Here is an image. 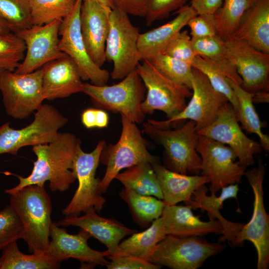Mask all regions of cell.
I'll use <instances>...</instances> for the list:
<instances>
[{
  "mask_svg": "<svg viewBox=\"0 0 269 269\" xmlns=\"http://www.w3.org/2000/svg\"><path fill=\"white\" fill-rule=\"evenodd\" d=\"M163 53L191 64L196 55L188 31H180L168 44Z\"/></svg>",
  "mask_w": 269,
  "mask_h": 269,
  "instance_id": "b9f144b4",
  "label": "cell"
},
{
  "mask_svg": "<svg viewBox=\"0 0 269 269\" xmlns=\"http://www.w3.org/2000/svg\"><path fill=\"white\" fill-rule=\"evenodd\" d=\"M97 121L96 109L89 108L81 114V122L87 129L96 128Z\"/></svg>",
  "mask_w": 269,
  "mask_h": 269,
  "instance_id": "7dc6e473",
  "label": "cell"
},
{
  "mask_svg": "<svg viewBox=\"0 0 269 269\" xmlns=\"http://www.w3.org/2000/svg\"><path fill=\"white\" fill-rule=\"evenodd\" d=\"M97 121L96 128H104L108 126L109 124V116L106 111L100 109H96Z\"/></svg>",
  "mask_w": 269,
  "mask_h": 269,
  "instance_id": "c3c4849f",
  "label": "cell"
},
{
  "mask_svg": "<svg viewBox=\"0 0 269 269\" xmlns=\"http://www.w3.org/2000/svg\"><path fill=\"white\" fill-rule=\"evenodd\" d=\"M98 109L120 113L135 124L144 122L145 115L141 109L145 87L136 69L119 83L111 86L84 83L82 92Z\"/></svg>",
  "mask_w": 269,
  "mask_h": 269,
  "instance_id": "5b68a950",
  "label": "cell"
},
{
  "mask_svg": "<svg viewBox=\"0 0 269 269\" xmlns=\"http://www.w3.org/2000/svg\"><path fill=\"white\" fill-rule=\"evenodd\" d=\"M10 205L23 227L22 239L30 253L46 252L49 243L52 204L44 184L26 186L10 195Z\"/></svg>",
  "mask_w": 269,
  "mask_h": 269,
  "instance_id": "7a4b0ae2",
  "label": "cell"
},
{
  "mask_svg": "<svg viewBox=\"0 0 269 269\" xmlns=\"http://www.w3.org/2000/svg\"><path fill=\"white\" fill-rule=\"evenodd\" d=\"M265 165L258 159V166L245 171L244 175L254 196L252 218L243 225L231 247H242L245 241L251 242L258 254L257 269H267L269 265V216L264 205L263 181Z\"/></svg>",
  "mask_w": 269,
  "mask_h": 269,
  "instance_id": "30bf717a",
  "label": "cell"
},
{
  "mask_svg": "<svg viewBox=\"0 0 269 269\" xmlns=\"http://www.w3.org/2000/svg\"><path fill=\"white\" fill-rule=\"evenodd\" d=\"M223 0H191L190 6L198 14H213L222 5Z\"/></svg>",
  "mask_w": 269,
  "mask_h": 269,
  "instance_id": "bcb514c9",
  "label": "cell"
},
{
  "mask_svg": "<svg viewBox=\"0 0 269 269\" xmlns=\"http://www.w3.org/2000/svg\"><path fill=\"white\" fill-rule=\"evenodd\" d=\"M166 236L161 217L153 220L145 230L135 232L120 242V253L131 255L148 261L157 244Z\"/></svg>",
  "mask_w": 269,
  "mask_h": 269,
  "instance_id": "f1b7e54d",
  "label": "cell"
},
{
  "mask_svg": "<svg viewBox=\"0 0 269 269\" xmlns=\"http://www.w3.org/2000/svg\"><path fill=\"white\" fill-rule=\"evenodd\" d=\"M106 143L99 141L95 149L89 153L81 148L80 141L77 146L73 160V173L78 181V186L69 204L62 213L66 217L78 216L91 209L100 212L106 202L99 190L101 179L96 178L101 151Z\"/></svg>",
  "mask_w": 269,
  "mask_h": 269,
  "instance_id": "8992f818",
  "label": "cell"
},
{
  "mask_svg": "<svg viewBox=\"0 0 269 269\" xmlns=\"http://www.w3.org/2000/svg\"><path fill=\"white\" fill-rule=\"evenodd\" d=\"M112 9L91 0L82 1L81 6L80 25L82 38L90 58L100 67L106 61L105 47Z\"/></svg>",
  "mask_w": 269,
  "mask_h": 269,
  "instance_id": "ffe728a7",
  "label": "cell"
},
{
  "mask_svg": "<svg viewBox=\"0 0 269 269\" xmlns=\"http://www.w3.org/2000/svg\"><path fill=\"white\" fill-rule=\"evenodd\" d=\"M239 190L237 183L230 184L221 189L219 196L217 197L213 192H211V195L208 196L207 195L208 189L205 184L203 185L194 191L191 201L187 205L192 209H200L202 212L206 211L209 220L217 219L221 222L223 231L222 236L218 239L219 242L224 243L227 241L230 245L244 225L226 220L220 212L226 200L231 198H237Z\"/></svg>",
  "mask_w": 269,
  "mask_h": 269,
  "instance_id": "cb8c5ba5",
  "label": "cell"
},
{
  "mask_svg": "<svg viewBox=\"0 0 269 269\" xmlns=\"http://www.w3.org/2000/svg\"><path fill=\"white\" fill-rule=\"evenodd\" d=\"M139 34V29L127 13L118 8L112 9L105 47L106 61L113 63L112 79H123L142 60L137 45Z\"/></svg>",
  "mask_w": 269,
  "mask_h": 269,
  "instance_id": "ba28073f",
  "label": "cell"
},
{
  "mask_svg": "<svg viewBox=\"0 0 269 269\" xmlns=\"http://www.w3.org/2000/svg\"><path fill=\"white\" fill-rule=\"evenodd\" d=\"M145 60L169 79L191 89L192 66L191 64L163 53L157 54Z\"/></svg>",
  "mask_w": 269,
  "mask_h": 269,
  "instance_id": "d590c367",
  "label": "cell"
},
{
  "mask_svg": "<svg viewBox=\"0 0 269 269\" xmlns=\"http://www.w3.org/2000/svg\"><path fill=\"white\" fill-rule=\"evenodd\" d=\"M55 223L61 227L77 226L87 231L107 247L108 258L119 255L121 241L137 232L115 219L99 216L94 209L90 210L81 216L66 217Z\"/></svg>",
  "mask_w": 269,
  "mask_h": 269,
  "instance_id": "44dd1931",
  "label": "cell"
},
{
  "mask_svg": "<svg viewBox=\"0 0 269 269\" xmlns=\"http://www.w3.org/2000/svg\"><path fill=\"white\" fill-rule=\"evenodd\" d=\"M81 141L70 133H58L57 137L49 143L33 146L32 150L37 157L31 173L26 177L3 171L5 175L16 177L19 181L14 187L4 192L10 195L23 187L32 184H44L49 182L51 191L64 192L76 180L73 171V160L78 143Z\"/></svg>",
  "mask_w": 269,
  "mask_h": 269,
  "instance_id": "6da1fadb",
  "label": "cell"
},
{
  "mask_svg": "<svg viewBox=\"0 0 269 269\" xmlns=\"http://www.w3.org/2000/svg\"><path fill=\"white\" fill-rule=\"evenodd\" d=\"M108 269H159L160 266L148 261L125 253L109 258Z\"/></svg>",
  "mask_w": 269,
  "mask_h": 269,
  "instance_id": "7bdbcfd3",
  "label": "cell"
},
{
  "mask_svg": "<svg viewBox=\"0 0 269 269\" xmlns=\"http://www.w3.org/2000/svg\"><path fill=\"white\" fill-rule=\"evenodd\" d=\"M119 196L128 205L134 221L143 228L149 227L153 220L160 217L165 206L163 200L125 188Z\"/></svg>",
  "mask_w": 269,
  "mask_h": 269,
  "instance_id": "4dcf8cb0",
  "label": "cell"
},
{
  "mask_svg": "<svg viewBox=\"0 0 269 269\" xmlns=\"http://www.w3.org/2000/svg\"><path fill=\"white\" fill-rule=\"evenodd\" d=\"M157 177L165 205H174L183 201L188 205L193 193L203 185L210 182L203 175H187L170 170L160 163L151 164Z\"/></svg>",
  "mask_w": 269,
  "mask_h": 269,
  "instance_id": "484cf974",
  "label": "cell"
},
{
  "mask_svg": "<svg viewBox=\"0 0 269 269\" xmlns=\"http://www.w3.org/2000/svg\"><path fill=\"white\" fill-rule=\"evenodd\" d=\"M160 217L166 235L179 238L202 237L210 233L221 235L223 231L219 220L202 221L187 205H165Z\"/></svg>",
  "mask_w": 269,
  "mask_h": 269,
  "instance_id": "603a6c76",
  "label": "cell"
},
{
  "mask_svg": "<svg viewBox=\"0 0 269 269\" xmlns=\"http://www.w3.org/2000/svg\"><path fill=\"white\" fill-rule=\"evenodd\" d=\"M82 0H76L71 12L61 21L59 35L60 50L75 62L81 78L90 81L91 84L105 85L110 74L109 71L97 65L89 55L80 30V13Z\"/></svg>",
  "mask_w": 269,
  "mask_h": 269,
  "instance_id": "9a60e30c",
  "label": "cell"
},
{
  "mask_svg": "<svg viewBox=\"0 0 269 269\" xmlns=\"http://www.w3.org/2000/svg\"><path fill=\"white\" fill-rule=\"evenodd\" d=\"M197 133L199 135L228 144L236 153L238 163L245 167L254 163V155L260 153L263 149L260 143L243 133L236 113L229 101L221 106L214 122Z\"/></svg>",
  "mask_w": 269,
  "mask_h": 269,
  "instance_id": "2e32d148",
  "label": "cell"
},
{
  "mask_svg": "<svg viewBox=\"0 0 269 269\" xmlns=\"http://www.w3.org/2000/svg\"><path fill=\"white\" fill-rule=\"evenodd\" d=\"M10 32L7 24L0 16V34H5Z\"/></svg>",
  "mask_w": 269,
  "mask_h": 269,
  "instance_id": "f907efd6",
  "label": "cell"
},
{
  "mask_svg": "<svg viewBox=\"0 0 269 269\" xmlns=\"http://www.w3.org/2000/svg\"><path fill=\"white\" fill-rule=\"evenodd\" d=\"M3 71H4V70L0 69V78H1V77Z\"/></svg>",
  "mask_w": 269,
  "mask_h": 269,
  "instance_id": "f5cc1de1",
  "label": "cell"
},
{
  "mask_svg": "<svg viewBox=\"0 0 269 269\" xmlns=\"http://www.w3.org/2000/svg\"><path fill=\"white\" fill-rule=\"evenodd\" d=\"M0 90L6 114L15 119H27L45 100L41 69L26 74L4 71Z\"/></svg>",
  "mask_w": 269,
  "mask_h": 269,
  "instance_id": "4fadbf2b",
  "label": "cell"
},
{
  "mask_svg": "<svg viewBox=\"0 0 269 269\" xmlns=\"http://www.w3.org/2000/svg\"><path fill=\"white\" fill-rule=\"evenodd\" d=\"M121 116L122 129L118 141L108 145L106 142L100 155V162L107 167L99 185L102 193L107 191L122 169L141 162L160 163L159 158L148 151L145 140L136 124L125 116Z\"/></svg>",
  "mask_w": 269,
  "mask_h": 269,
  "instance_id": "277c9868",
  "label": "cell"
},
{
  "mask_svg": "<svg viewBox=\"0 0 269 269\" xmlns=\"http://www.w3.org/2000/svg\"><path fill=\"white\" fill-rule=\"evenodd\" d=\"M115 179L125 188L140 194L154 196L163 200L157 177L149 162H141L127 168L124 171L119 172Z\"/></svg>",
  "mask_w": 269,
  "mask_h": 269,
  "instance_id": "f546056e",
  "label": "cell"
},
{
  "mask_svg": "<svg viewBox=\"0 0 269 269\" xmlns=\"http://www.w3.org/2000/svg\"><path fill=\"white\" fill-rule=\"evenodd\" d=\"M82 1H86V0H82ZM94 0L97 2H100L101 3H102L103 4H105L107 6H109L112 9H114L115 6L111 1V0Z\"/></svg>",
  "mask_w": 269,
  "mask_h": 269,
  "instance_id": "816d5d0a",
  "label": "cell"
},
{
  "mask_svg": "<svg viewBox=\"0 0 269 269\" xmlns=\"http://www.w3.org/2000/svg\"><path fill=\"white\" fill-rule=\"evenodd\" d=\"M196 55L204 57L212 62L228 78L241 85L242 79L229 59L225 41L218 35L191 38Z\"/></svg>",
  "mask_w": 269,
  "mask_h": 269,
  "instance_id": "83f0119b",
  "label": "cell"
},
{
  "mask_svg": "<svg viewBox=\"0 0 269 269\" xmlns=\"http://www.w3.org/2000/svg\"><path fill=\"white\" fill-rule=\"evenodd\" d=\"M252 102L255 104L269 103V94L268 91H260L253 94Z\"/></svg>",
  "mask_w": 269,
  "mask_h": 269,
  "instance_id": "681fc988",
  "label": "cell"
},
{
  "mask_svg": "<svg viewBox=\"0 0 269 269\" xmlns=\"http://www.w3.org/2000/svg\"><path fill=\"white\" fill-rule=\"evenodd\" d=\"M255 0H224L213 14L217 35L223 40L232 37L245 11Z\"/></svg>",
  "mask_w": 269,
  "mask_h": 269,
  "instance_id": "836d02e7",
  "label": "cell"
},
{
  "mask_svg": "<svg viewBox=\"0 0 269 269\" xmlns=\"http://www.w3.org/2000/svg\"><path fill=\"white\" fill-rule=\"evenodd\" d=\"M50 237L51 240L46 252L60 263L73 258L79 261L83 267L98 265L106 266L109 263L106 259L107 251H98L91 248L88 240L92 236L83 229L80 228L77 234H70L65 228L53 222Z\"/></svg>",
  "mask_w": 269,
  "mask_h": 269,
  "instance_id": "d6986e66",
  "label": "cell"
},
{
  "mask_svg": "<svg viewBox=\"0 0 269 269\" xmlns=\"http://www.w3.org/2000/svg\"><path fill=\"white\" fill-rule=\"evenodd\" d=\"M31 25L62 21L73 9L76 0H28Z\"/></svg>",
  "mask_w": 269,
  "mask_h": 269,
  "instance_id": "e575fe53",
  "label": "cell"
},
{
  "mask_svg": "<svg viewBox=\"0 0 269 269\" xmlns=\"http://www.w3.org/2000/svg\"><path fill=\"white\" fill-rule=\"evenodd\" d=\"M115 8H118L128 14L144 17L145 0H111Z\"/></svg>",
  "mask_w": 269,
  "mask_h": 269,
  "instance_id": "f6af8a7d",
  "label": "cell"
},
{
  "mask_svg": "<svg viewBox=\"0 0 269 269\" xmlns=\"http://www.w3.org/2000/svg\"><path fill=\"white\" fill-rule=\"evenodd\" d=\"M230 60L242 79L240 86L254 94L269 90V54L245 41L229 38L224 40Z\"/></svg>",
  "mask_w": 269,
  "mask_h": 269,
  "instance_id": "ac0fdd59",
  "label": "cell"
},
{
  "mask_svg": "<svg viewBox=\"0 0 269 269\" xmlns=\"http://www.w3.org/2000/svg\"><path fill=\"white\" fill-rule=\"evenodd\" d=\"M191 65L206 76L214 90L227 98L237 113L239 109V103L233 89L227 80V77L205 57L196 55Z\"/></svg>",
  "mask_w": 269,
  "mask_h": 269,
  "instance_id": "8d00e7d4",
  "label": "cell"
},
{
  "mask_svg": "<svg viewBox=\"0 0 269 269\" xmlns=\"http://www.w3.org/2000/svg\"><path fill=\"white\" fill-rule=\"evenodd\" d=\"M177 16L168 22L139 33L137 39V48L142 60L160 53L187 25L188 21L197 15L190 5H184L176 11Z\"/></svg>",
  "mask_w": 269,
  "mask_h": 269,
  "instance_id": "4316f807",
  "label": "cell"
},
{
  "mask_svg": "<svg viewBox=\"0 0 269 269\" xmlns=\"http://www.w3.org/2000/svg\"><path fill=\"white\" fill-rule=\"evenodd\" d=\"M61 263L47 252L27 255L19 249L16 241L2 250L0 269H57Z\"/></svg>",
  "mask_w": 269,
  "mask_h": 269,
  "instance_id": "1f68e13d",
  "label": "cell"
},
{
  "mask_svg": "<svg viewBox=\"0 0 269 269\" xmlns=\"http://www.w3.org/2000/svg\"><path fill=\"white\" fill-rule=\"evenodd\" d=\"M187 25L190 29L191 38L217 35L213 14H198L191 18Z\"/></svg>",
  "mask_w": 269,
  "mask_h": 269,
  "instance_id": "ee69618b",
  "label": "cell"
},
{
  "mask_svg": "<svg viewBox=\"0 0 269 269\" xmlns=\"http://www.w3.org/2000/svg\"><path fill=\"white\" fill-rule=\"evenodd\" d=\"M227 80L233 89L239 103L237 118L242 128L249 134H255L260 138V144L266 151L269 150V137L262 131L263 126L252 102L253 94L244 90L238 84L231 79Z\"/></svg>",
  "mask_w": 269,
  "mask_h": 269,
  "instance_id": "d6a6232c",
  "label": "cell"
},
{
  "mask_svg": "<svg viewBox=\"0 0 269 269\" xmlns=\"http://www.w3.org/2000/svg\"><path fill=\"white\" fill-rule=\"evenodd\" d=\"M191 81V98L181 112L166 120L147 121L158 129L168 130L190 120L196 123L197 131L212 124L221 106L228 101L227 98L214 90L206 76L193 67Z\"/></svg>",
  "mask_w": 269,
  "mask_h": 269,
  "instance_id": "9c48e42d",
  "label": "cell"
},
{
  "mask_svg": "<svg viewBox=\"0 0 269 269\" xmlns=\"http://www.w3.org/2000/svg\"><path fill=\"white\" fill-rule=\"evenodd\" d=\"M41 70L45 100L67 98L82 92L84 83L78 69L68 55L45 64Z\"/></svg>",
  "mask_w": 269,
  "mask_h": 269,
  "instance_id": "7402d4cb",
  "label": "cell"
},
{
  "mask_svg": "<svg viewBox=\"0 0 269 269\" xmlns=\"http://www.w3.org/2000/svg\"><path fill=\"white\" fill-rule=\"evenodd\" d=\"M26 46L17 34H0V69L14 72L24 58Z\"/></svg>",
  "mask_w": 269,
  "mask_h": 269,
  "instance_id": "f35d334b",
  "label": "cell"
},
{
  "mask_svg": "<svg viewBox=\"0 0 269 269\" xmlns=\"http://www.w3.org/2000/svg\"><path fill=\"white\" fill-rule=\"evenodd\" d=\"M196 151L201 159V175L209 179L211 192L238 184L245 174L246 167L235 162L236 153L223 143L199 135Z\"/></svg>",
  "mask_w": 269,
  "mask_h": 269,
  "instance_id": "5bb4252c",
  "label": "cell"
},
{
  "mask_svg": "<svg viewBox=\"0 0 269 269\" xmlns=\"http://www.w3.org/2000/svg\"><path fill=\"white\" fill-rule=\"evenodd\" d=\"M269 54V0H255L244 13L232 37Z\"/></svg>",
  "mask_w": 269,
  "mask_h": 269,
  "instance_id": "d4e9b609",
  "label": "cell"
},
{
  "mask_svg": "<svg viewBox=\"0 0 269 269\" xmlns=\"http://www.w3.org/2000/svg\"><path fill=\"white\" fill-rule=\"evenodd\" d=\"M0 16L14 33L32 26L28 0H0Z\"/></svg>",
  "mask_w": 269,
  "mask_h": 269,
  "instance_id": "74e56055",
  "label": "cell"
},
{
  "mask_svg": "<svg viewBox=\"0 0 269 269\" xmlns=\"http://www.w3.org/2000/svg\"><path fill=\"white\" fill-rule=\"evenodd\" d=\"M136 70L146 88V96L141 104L146 115L154 111L163 112L169 119L181 112L186 106V98L191 97V89L169 79L148 61L143 60Z\"/></svg>",
  "mask_w": 269,
  "mask_h": 269,
  "instance_id": "8fae6325",
  "label": "cell"
},
{
  "mask_svg": "<svg viewBox=\"0 0 269 269\" xmlns=\"http://www.w3.org/2000/svg\"><path fill=\"white\" fill-rule=\"evenodd\" d=\"M68 119L53 106L44 104L36 111L33 121L21 129H13L9 122L0 127V154L17 155L24 146L46 144L57 136Z\"/></svg>",
  "mask_w": 269,
  "mask_h": 269,
  "instance_id": "52a82bcc",
  "label": "cell"
},
{
  "mask_svg": "<svg viewBox=\"0 0 269 269\" xmlns=\"http://www.w3.org/2000/svg\"><path fill=\"white\" fill-rule=\"evenodd\" d=\"M188 0H145V20L147 25L169 17L171 12L185 5Z\"/></svg>",
  "mask_w": 269,
  "mask_h": 269,
  "instance_id": "60d3db41",
  "label": "cell"
},
{
  "mask_svg": "<svg viewBox=\"0 0 269 269\" xmlns=\"http://www.w3.org/2000/svg\"><path fill=\"white\" fill-rule=\"evenodd\" d=\"M226 247L221 242L210 243L201 237L166 235L157 244L149 261L172 269H197Z\"/></svg>",
  "mask_w": 269,
  "mask_h": 269,
  "instance_id": "7c38bea8",
  "label": "cell"
},
{
  "mask_svg": "<svg viewBox=\"0 0 269 269\" xmlns=\"http://www.w3.org/2000/svg\"><path fill=\"white\" fill-rule=\"evenodd\" d=\"M61 22L55 20L42 25H32L15 33L26 46L25 55L15 73L33 72L51 61L67 55L59 48Z\"/></svg>",
  "mask_w": 269,
  "mask_h": 269,
  "instance_id": "e0dca14e",
  "label": "cell"
},
{
  "mask_svg": "<svg viewBox=\"0 0 269 269\" xmlns=\"http://www.w3.org/2000/svg\"><path fill=\"white\" fill-rule=\"evenodd\" d=\"M23 231L22 222L10 204L0 211V251L22 239Z\"/></svg>",
  "mask_w": 269,
  "mask_h": 269,
  "instance_id": "ab89813d",
  "label": "cell"
},
{
  "mask_svg": "<svg viewBox=\"0 0 269 269\" xmlns=\"http://www.w3.org/2000/svg\"><path fill=\"white\" fill-rule=\"evenodd\" d=\"M143 132L155 143L164 148L165 167L182 174L200 172L201 159L196 151L199 135L191 120L174 130L158 129L147 121Z\"/></svg>",
  "mask_w": 269,
  "mask_h": 269,
  "instance_id": "3957f363",
  "label": "cell"
}]
</instances>
